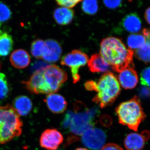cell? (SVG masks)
Returning a JSON list of instances; mask_svg holds the SVG:
<instances>
[{"label": "cell", "instance_id": "cell-1", "mask_svg": "<svg viewBox=\"0 0 150 150\" xmlns=\"http://www.w3.org/2000/svg\"><path fill=\"white\" fill-rule=\"evenodd\" d=\"M99 113L96 108H89L81 101L74 103L73 110L67 111L62 123V128L68 133L67 145L77 141L86 131L93 128Z\"/></svg>", "mask_w": 150, "mask_h": 150}, {"label": "cell", "instance_id": "cell-2", "mask_svg": "<svg viewBox=\"0 0 150 150\" xmlns=\"http://www.w3.org/2000/svg\"><path fill=\"white\" fill-rule=\"evenodd\" d=\"M100 53L116 72H121L128 67H134V51L127 48L119 38L110 37L103 39L100 43Z\"/></svg>", "mask_w": 150, "mask_h": 150}, {"label": "cell", "instance_id": "cell-3", "mask_svg": "<svg viewBox=\"0 0 150 150\" xmlns=\"http://www.w3.org/2000/svg\"><path fill=\"white\" fill-rule=\"evenodd\" d=\"M93 90L98 93L93 101L101 108L111 105L121 91L118 79L110 71L102 75L97 82L94 81Z\"/></svg>", "mask_w": 150, "mask_h": 150}, {"label": "cell", "instance_id": "cell-4", "mask_svg": "<svg viewBox=\"0 0 150 150\" xmlns=\"http://www.w3.org/2000/svg\"><path fill=\"white\" fill-rule=\"evenodd\" d=\"M23 126L20 116L12 105L0 106V145L19 137Z\"/></svg>", "mask_w": 150, "mask_h": 150}, {"label": "cell", "instance_id": "cell-5", "mask_svg": "<svg viewBox=\"0 0 150 150\" xmlns=\"http://www.w3.org/2000/svg\"><path fill=\"white\" fill-rule=\"evenodd\" d=\"M115 111L119 123L135 131H138L140 124L146 117L139 98L137 96L120 103Z\"/></svg>", "mask_w": 150, "mask_h": 150}, {"label": "cell", "instance_id": "cell-6", "mask_svg": "<svg viewBox=\"0 0 150 150\" xmlns=\"http://www.w3.org/2000/svg\"><path fill=\"white\" fill-rule=\"evenodd\" d=\"M88 61L86 54L81 50H74L62 58L61 64L71 68L73 82L76 83L80 80L79 72L80 68L84 66Z\"/></svg>", "mask_w": 150, "mask_h": 150}, {"label": "cell", "instance_id": "cell-7", "mask_svg": "<svg viewBox=\"0 0 150 150\" xmlns=\"http://www.w3.org/2000/svg\"><path fill=\"white\" fill-rule=\"evenodd\" d=\"M43 73L51 93L57 92L68 79L64 70L55 65H48Z\"/></svg>", "mask_w": 150, "mask_h": 150}, {"label": "cell", "instance_id": "cell-8", "mask_svg": "<svg viewBox=\"0 0 150 150\" xmlns=\"http://www.w3.org/2000/svg\"><path fill=\"white\" fill-rule=\"evenodd\" d=\"M106 139L105 133L98 128L94 127L86 131L81 136L84 146L91 150H100Z\"/></svg>", "mask_w": 150, "mask_h": 150}, {"label": "cell", "instance_id": "cell-9", "mask_svg": "<svg viewBox=\"0 0 150 150\" xmlns=\"http://www.w3.org/2000/svg\"><path fill=\"white\" fill-rule=\"evenodd\" d=\"M22 83L26 89L31 93L36 94L51 93L42 71H35L28 80L23 81Z\"/></svg>", "mask_w": 150, "mask_h": 150}, {"label": "cell", "instance_id": "cell-10", "mask_svg": "<svg viewBox=\"0 0 150 150\" xmlns=\"http://www.w3.org/2000/svg\"><path fill=\"white\" fill-rule=\"evenodd\" d=\"M64 142V137L57 129H49L43 131L40 135V145L48 150H56Z\"/></svg>", "mask_w": 150, "mask_h": 150}, {"label": "cell", "instance_id": "cell-11", "mask_svg": "<svg viewBox=\"0 0 150 150\" xmlns=\"http://www.w3.org/2000/svg\"><path fill=\"white\" fill-rule=\"evenodd\" d=\"M45 46L42 59L50 63L59 61L62 54V48L56 40L48 39L45 41Z\"/></svg>", "mask_w": 150, "mask_h": 150}, {"label": "cell", "instance_id": "cell-12", "mask_svg": "<svg viewBox=\"0 0 150 150\" xmlns=\"http://www.w3.org/2000/svg\"><path fill=\"white\" fill-rule=\"evenodd\" d=\"M47 107L51 112L56 114L62 113L67 108V102L64 98L57 93L48 94L44 99Z\"/></svg>", "mask_w": 150, "mask_h": 150}, {"label": "cell", "instance_id": "cell-13", "mask_svg": "<svg viewBox=\"0 0 150 150\" xmlns=\"http://www.w3.org/2000/svg\"><path fill=\"white\" fill-rule=\"evenodd\" d=\"M134 67H130L121 71L118 75V80L125 89H132L136 87L139 78Z\"/></svg>", "mask_w": 150, "mask_h": 150}, {"label": "cell", "instance_id": "cell-14", "mask_svg": "<svg viewBox=\"0 0 150 150\" xmlns=\"http://www.w3.org/2000/svg\"><path fill=\"white\" fill-rule=\"evenodd\" d=\"M120 27L127 32L137 33L142 28V21L137 13H129L121 21Z\"/></svg>", "mask_w": 150, "mask_h": 150}, {"label": "cell", "instance_id": "cell-15", "mask_svg": "<svg viewBox=\"0 0 150 150\" xmlns=\"http://www.w3.org/2000/svg\"><path fill=\"white\" fill-rule=\"evenodd\" d=\"M10 62L12 65L18 69H23L28 67L30 62L29 54L24 49L15 50L11 55Z\"/></svg>", "mask_w": 150, "mask_h": 150}, {"label": "cell", "instance_id": "cell-16", "mask_svg": "<svg viewBox=\"0 0 150 150\" xmlns=\"http://www.w3.org/2000/svg\"><path fill=\"white\" fill-rule=\"evenodd\" d=\"M89 69L92 73L107 72L111 69L108 64L100 54H93L88 61Z\"/></svg>", "mask_w": 150, "mask_h": 150}, {"label": "cell", "instance_id": "cell-17", "mask_svg": "<svg viewBox=\"0 0 150 150\" xmlns=\"http://www.w3.org/2000/svg\"><path fill=\"white\" fill-rule=\"evenodd\" d=\"M12 107L19 115L25 116L32 110L33 103L31 100L28 97L19 96L13 100Z\"/></svg>", "mask_w": 150, "mask_h": 150}, {"label": "cell", "instance_id": "cell-18", "mask_svg": "<svg viewBox=\"0 0 150 150\" xmlns=\"http://www.w3.org/2000/svg\"><path fill=\"white\" fill-rule=\"evenodd\" d=\"M75 16L74 11L67 8H58L54 12V18L56 23L61 25L69 24L73 21Z\"/></svg>", "mask_w": 150, "mask_h": 150}, {"label": "cell", "instance_id": "cell-19", "mask_svg": "<svg viewBox=\"0 0 150 150\" xmlns=\"http://www.w3.org/2000/svg\"><path fill=\"white\" fill-rule=\"evenodd\" d=\"M146 141L142 134L131 133L125 138L124 145L127 150H142L144 147Z\"/></svg>", "mask_w": 150, "mask_h": 150}, {"label": "cell", "instance_id": "cell-20", "mask_svg": "<svg viewBox=\"0 0 150 150\" xmlns=\"http://www.w3.org/2000/svg\"><path fill=\"white\" fill-rule=\"evenodd\" d=\"M143 34L146 38V42L142 48L135 51V55L140 61L148 64L150 62V29L144 28Z\"/></svg>", "mask_w": 150, "mask_h": 150}, {"label": "cell", "instance_id": "cell-21", "mask_svg": "<svg viewBox=\"0 0 150 150\" xmlns=\"http://www.w3.org/2000/svg\"><path fill=\"white\" fill-rule=\"evenodd\" d=\"M13 41L11 35L0 30V57L8 56L13 50Z\"/></svg>", "mask_w": 150, "mask_h": 150}, {"label": "cell", "instance_id": "cell-22", "mask_svg": "<svg viewBox=\"0 0 150 150\" xmlns=\"http://www.w3.org/2000/svg\"><path fill=\"white\" fill-rule=\"evenodd\" d=\"M146 42V38L143 34H132L127 38V44L129 49L133 51L142 48Z\"/></svg>", "mask_w": 150, "mask_h": 150}, {"label": "cell", "instance_id": "cell-23", "mask_svg": "<svg viewBox=\"0 0 150 150\" xmlns=\"http://www.w3.org/2000/svg\"><path fill=\"white\" fill-rule=\"evenodd\" d=\"M11 87L6 76L0 73V104L4 102L8 97Z\"/></svg>", "mask_w": 150, "mask_h": 150}, {"label": "cell", "instance_id": "cell-24", "mask_svg": "<svg viewBox=\"0 0 150 150\" xmlns=\"http://www.w3.org/2000/svg\"><path fill=\"white\" fill-rule=\"evenodd\" d=\"M45 46V41L42 39H36L33 41L30 46V52L32 56L36 59H42Z\"/></svg>", "mask_w": 150, "mask_h": 150}, {"label": "cell", "instance_id": "cell-25", "mask_svg": "<svg viewBox=\"0 0 150 150\" xmlns=\"http://www.w3.org/2000/svg\"><path fill=\"white\" fill-rule=\"evenodd\" d=\"M81 8L84 13L89 15H93L98 11V2L97 0H83Z\"/></svg>", "mask_w": 150, "mask_h": 150}, {"label": "cell", "instance_id": "cell-26", "mask_svg": "<svg viewBox=\"0 0 150 150\" xmlns=\"http://www.w3.org/2000/svg\"><path fill=\"white\" fill-rule=\"evenodd\" d=\"M10 9L6 4L0 2V27L11 17Z\"/></svg>", "mask_w": 150, "mask_h": 150}, {"label": "cell", "instance_id": "cell-27", "mask_svg": "<svg viewBox=\"0 0 150 150\" xmlns=\"http://www.w3.org/2000/svg\"><path fill=\"white\" fill-rule=\"evenodd\" d=\"M58 5L63 7L71 8L83 0H55Z\"/></svg>", "mask_w": 150, "mask_h": 150}, {"label": "cell", "instance_id": "cell-28", "mask_svg": "<svg viewBox=\"0 0 150 150\" xmlns=\"http://www.w3.org/2000/svg\"><path fill=\"white\" fill-rule=\"evenodd\" d=\"M141 83L150 88V67L146 68L141 75Z\"/></svg>", "mask_w": 150, "mask_h": 150}, {"label": "cell", "instance_id": "cell-29", "mask_svg": "<svg viewBox=\"0 0 150 150\" xmlns=\"http://www.w3.org/2000/svg\"><path fill=\"white\" fill-rule=\"evenodd\" d=\"M103 4L107 8L115 9L122 6V0H103Z\"/></svg>", "mask_w": 150, "mask_h": 150}, {"label": "cell", "instance_id": "cell-30", "mask_svg": "<svg viewBox=\"0 0 150 150\" xmlns=\"http://www.w3.org/2000/svg\"><path fill=\"white\" fill-rule=\"evenodd\" d=\"M100 150H123L118 145L112 143H109L105 145Z\"/></svg>", "mask_w": 150, "mask_h": 150}, {"label": "cell", "instance_id": "cell-31", "mask_svg": "<svg viewBox=\"0 0 150 150\" xmlns=\"http://www.w3.org/2000/svg\"><path fill=\"white\" fill-rule=\"evenodd\" d=\"M140 96L144 98L150 97V88L146 86H143L140 89Z\"/></svg>", "mask_w": 150, "mask_h": 150}, {"label": "cell", "instance_id": "cell-32", "mask_svg": "<svg viewBox=\"0 0 150 150\" xmlns=\"http://www.w3.org/2000/svg\"><path fill=\"white\" fill-rule=\"evenodd\" d=\"M102 124L103 125V123H104V126H108V125H110L111 124V120L110 119V117L109 116H104V117H102Z\"/></svg>", "mask_w": 150, "mask_h": 150}, {"label": "cell", "instance_id": "cell-33", "mask_svg": "<svg viewBox=\"0 0 150 150\" xmlns=\"http://www.w3.org/2000/svg\"><path fill=\"white\" fill-rule=\"evenodd\" d=\"M144 16L146 21L150 25V7L148 8L145 11Z\"/></svg>", "mask_w": 150, "mask_h": 150}, {"label": "cell", "instance_id": "cell-34", "mask_svg": "<svg viewBox=\"0 0 150 150\" xmlns=\"http://www.w3.org/2000/svg\"><path fill=\"white\" fill-rule=\"evenodd\" d=\"M75 150H89L88 149H86V148H78V149H76Z\"/></svg>", "mask_w": 150, "mask_h": 150}, {"label": "cell", "instance_id": "cell-35", "mask_svg": "<svg viewBox=\"0 0 150 150\" xmlns=\"http://www.w3.org/2000/svg\"><path fill=\"white\" fill-rule=\"evenodd\" d=\"M129 1H132V0H129Z\"/></svg>", "mask_w": 150, "mask_h": 150}]
</instances>
